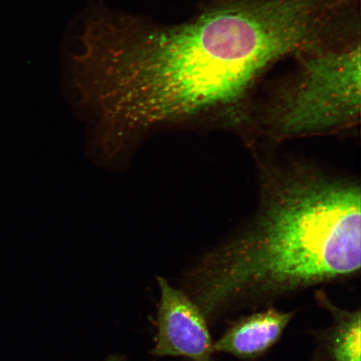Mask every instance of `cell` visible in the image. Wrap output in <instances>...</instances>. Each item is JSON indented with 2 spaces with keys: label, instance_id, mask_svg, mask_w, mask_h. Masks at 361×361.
I'll return each mask as SVG.
<instances>
[{
  "label": "cell",
  "instance_id": "8992f818",
  "mask_svg": "<svg viewBox=\"0 0 361 361\" xmlns=\"http://www.w3.org/2000/svg\"><path fill=\"white\" fill-rule=\"evenodd\" d=\"M319 300L331 311L336 328L333 329L329 352L332 361H360L361 326L360 310L346 312L329 303L324 293L319 292Z\"/></svg>",
  "mask_w": 361,
  "mask_h": 361
},
{
  "label": "cell",
  "instance_id": "7a4b0ae2",
  "mask_svg": "<svg viewBox=\"0 0 361 361\" xmlns=\"http://www.w3.org/2000/svg\"><path fill=\"white\" fill-rule=\"evenodd\" d=\"M361 266L358 183L303 165L269 166L254 220L203 256L183 290L207 322L242 307L341 281Z\"/></svg>",
  "mask_w": 361,
  "mask_h": 361
},
{
  "label": "cell",
  "instance_id": "5b68a950",
  "mask_svg": "<svg viewBox=\"0 0 361 361\" xmlns=\"http://www.w3.org/2000/svg\"><path fill=\"white\" fill-rule=\"evenodd\" d=\"M295 312L269 308L238 320L214 343L216 352L241 360H254L266 353L281 340Z\"/></svg>",
  "mask_w": 361,
  "mask_h": 361
},
{
  "label": "cell",
  "instance_id": "277c9868",
  "mask_svg": "<svg viewBox=\"0 0 361 361\" xmlns=\"http://www.w3.org/2000/svg\"><path fill=\"white\" fill-rule=\"evenodd\" d=\"M160 302L157 331L151 350L157 357H183L191 361H213L214 342L207 322L186 293L157 277Z\"/></svg>",
  "mask_w": 361,
  "mask_h": 361
},
{
  "label": "cell",
  "instance_id": "3957f363",
  "mask_svg": "<svg viewBox=\"0 0 361 361\" xmlns=\"http://www.w3.org/2000/svg\"><path fill=\"white\" fill-rule=\"evenodd\" d=\"M360 94V43L315 49L258 129L274 141L342 132L359 123Z\"/></svg>",
  "mask_w": 361,
  "mask_h": 361
},
{
  "label": "cell",
  "instance_id": "52a82bcc",
  "mask_svg": "<svg viewBox=\"0 0 361 361\" xmlns=\"http://www.w3.org/2000/svg\"><path fill=\"white\" fill-rule=\"evenodd\" d=\"M106 361H110L109 360H106Z\"/></svg>",
  "mask_w": 361,
  "mask_h": 361
},
{
  "label": "cell",
  "instance_id": "6da1fadb",
  "mask_svg": "<svg viewBox=\"0 0 361 361\" xmlns=\"http://www.w3.org/2000/svg\"><path fill=\"white\" fill-rule=\"evenodd\" d=\"M343 2L232 0L173 26L97 16L80 36V87L104 128L126 143L159 126L242 121L264 72L319 49Z\"/></svg>",
  "mask_w": 361,
  "mask_h": 361
}]
</instances>
